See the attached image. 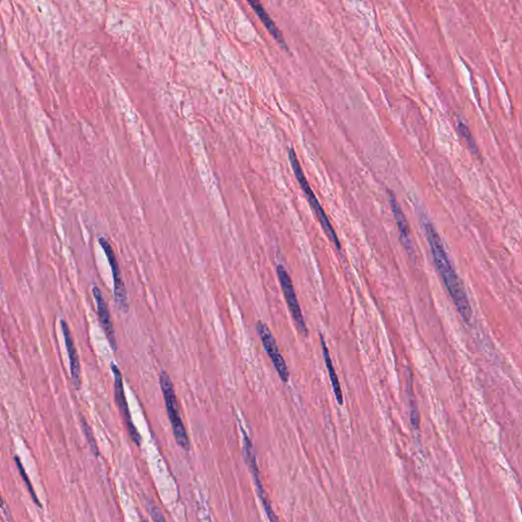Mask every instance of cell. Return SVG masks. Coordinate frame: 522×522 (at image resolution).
Wrapping results in <instances>:
<instances>
[{
  "mask_svg": "<svg viewBox=\"0 0 522 522\" xmlns=\"http://www.w3.org/2000/svg\"><path fill=\"white\" fill-rule=\"evenodd\" d=\"M424 235L428 240L435 268L443 280L444 285L447 289L449 295L454 303L455 307L465 323H470L472 317V305L466 293L463 282L457 274L450 257H449L443 241L439 233L435 230L434 224L428 221L423 224Z\"/></svg>",
  "mask_w": 522,
  "mask_h": 522,
  "instance_id": "6da1fadb",
  "label": "cell"
},
{
  "mask_svg": "<svg viewBox=\"0 0 522 522\" xmlns=\"http://www.w3.org/2000/svg\"><path fill=\"white\" fill-rule=\"evenodd\" d=\"M288 157L293 173H294L295 177H296L297 181H298L300 188L303 191L304 195H305L306 199H307L311 210L314 213L317 219H319L321 228H323L324 233H326L330 241L332 242L333 245L337 248V250H341V243H340L336 231H335L330 219H328V215L324 212L321 202L315 196L314 192H313L312 188H311L310 184L308 183L306 175L304 174L303 168H302L301 164H300L298 157H297L296 152H295V150L292 147L289 148Z\"/></svg>",
  "mask_w": 522,
  "mask_h": 522,
  "instance_id": "7a4b0ae2",
  "label": "cell"
},
{
  "mask_svg": "<svg viewBox=\"0 0 522 522\" xmlns=\"http://www.w3.org/2000/svg\"><path fill=\"white\" fill-rule=\"evenodd\" d=\"M159 383H161L168 419H170L173 430H174L175 442L184 450L190 451V440H189L185 426H184L183 421H182L177 394H175L174 385H173L172 379H171L168 372H162L161 373V375H159Z\"/></svg>",
  "mask_w": 522,
  "mask_h": 522,
  "instance_id": "3957f363",
  "label": "cell"
},
{
  "mask_svg": "<svg viewBox=\"0 0 522 522\" xmlns=\"http://www.w3.org/2000/svg\"><path fill=\"white\" fill-rule=\"evenodd\" d=\"M277 275L279 277L282 291H283L284 297H285L287 305H288L289 311L292 315L293 321L296 324L297 330L302 336L306 337L308 334L307 326H306L305 319H304L303 313H302L301 307H300L292 279L282 264L277 266Z\"/></svg>",
  "mask_w": 522,
  "mask_h": 522,
  "instance_id": "277c9868",
  "label": "cell"
},
{
  "mask_svg": "<svg viewBox=\"0 0 522 522\" xmlns=\"http://www.w3.org/2000/svg\"><path fill=\"white\" fill-rule=\"evenodd\" d=\"M99 242V245L101 246L104 253H106V259H108L110 270H112L115 303L123 312H128V292H126V286H124L123 275H122L121 266H119L117 255H115L112 244L106 238L100 237Z\"/></svg>",
  "mask_w": 522,
  "mask_h": 522,
  "instance_id": "5b68a950",
  "label": "cell"
},
{
  "mask_svg": "<svg viewBox=\"0 0 522 522\" xmlns=\"http://www.w3.org/2000/svg\"><path fill=\"white\" fill-rule=\"evenodd\" d=\"M112 372L113 379H115V402H117V408H119L122 419H123L124 423L126 424V428L131 439H132V441L137 446H141V435H140L139 430H137L136 426L133 423L132 415H131L126 395H124L123 377H122L121 370L117 368V364L112 363Z\"/></svg>",
  "mask_w": 522,
  "mask_h": 522,
  "instance_id": "8992f818",
  "label": "cell"
},
{
  "mask_svg": "<svg viewBox=\"0 0 522 522\" xmlns=\"http://www.w3.org/2000/svg\"><path fill=\"white\" fill-rule=\"evenodd\" d=\"M241 430L242 433H243L244 453H245L246 461H247L249 470H250L251 473H252L253 479H254L257 495H259L261 503L263 504L264 510H266L268 519L272 521H279V517L275 514V511L273 509L272 504H270L268 494H266V490H264L263 486H262L261 484V477H259V466H257L256 457H255L254 448H253L252 443H251L250 437H248L242 426Z\"/></svg>",
  "mask_w": 522,
  "mask_h": 522,
  "instance_id": "52a82bcc",
  "label": "cell"
},
{
  "mask_svg": "<svg viewBox=\"0 0 522 522\" xmlns=\"http://www.w3.org/2000/svg\"><path fill=\"white\" fill-rule=\"evenodd\" d=\"M257 332H259V337H261L262 345H263L264 350L268 353L270 356V361L274 364L275 370L279 373L280 379L287 384L290 379V372H289L288 366L285 359H284L283 355L280 352L279 347H277V342H275L274 336H273L272 332H270L268 326L262 321H259L256 326Z\"/></svg>",
  "mask_w": 522,
  "mask_h": 522,
  "instance_id": "ba28073f",
  "label": "cell"
},
{
  "mask_svg": "<svg viewBox=\"0 0 522 522\" xmlns=\"http://www.w3.org/2000/svg\"><path fill=\"white\" fill-rule=\"evenodd\" d=\"M92 293L95 302H96L97 314H99L100 324H101L102 328L106 333V336L110 342V347L113 348V351H117V338H115L112 315H110V310H108V303H106L99 287H93Z\"/></svg>",
  "mask_w": 522,
  "mask_h": 522,
  "instance_id": "9c48e42d",
  "label": "cell"
},
{
  "mask_svg": "<svg viewBox=\"0 0 522 522\" xmlns=\"http://www.w3.org/2000/svg\"><path fill=\"white\" fill-rule=\"evenodd\" d=\"M61 326L62 333H64V342H66V350H68V359H70L71 377H72L75 388L80 390L82 386V372L79 355H78L77 348H75L74 339L71 334L70 328H68V324L64 319H61Z\"/></svg>",
  "mask_w": 522,
  "mask_h": 522,
  "instance_id": "30bf717a",
  "label": "cell"
},
{
  "mask_svg": "<svg viewBox=\"0 0 522 522\" xmlns=\"http://www.w3.org/2000/svg\"><path fill=\"white\" fill-rule=\"evenodd\" d=\"M389 202H390L391 210L394 215L395 222H396L397 229L399 231L400 241L402 245L405 247L408 252L413 251L412 240H411L410 226L408 224L407 219L400 206L399 202L397 201L394 193L389 191Z\"/></svg>",
  "mask_w": 522,
  "mask_h": 522,
  "instance_id": "8fae6325",
  "label": "cell"
},
{
  "mask_svg": "<svg viewBox=\"0 0 522 522\" xmlns=\"http://www.w3.org/2000/svg\"><path fill=\"white\" fill-rule=\"evenodd\" d=\"M249 4H250L252 10L256 13L257 17L261 20V23L266 27V30L270 32V34L275 38V41L279 42L280 45L283 46L284 48L288 50L285 38L283 36V33L280 31L272 17H270L266 8L262 6L261 2L259 0H247Z\"/></svg>",
  "mask_w": 522,
  "mask_h": 522,
  "instance_id": "7c38bea8",
  "label": "cell"
},
{
  "mask_svg": "<svg viewBox=\"0 0 522 522\" xmlns=\"http://www.w3.org/2000/svg\"><path fill=\"white\" fill-rule=\"evenodd\" d=\"M319 338H321V347H323L324 363H326V370L328 372V377H330L331 383H332L335 397H336L338 404L342 406L344 404V397L341 385H340L339 377H338L336 370H335L334 364H333L332 358H331L330 352H328V348L326 346V341H324L323 335H319Z\"/></svg>",
  "mask_w": 522,
  "mask_h": 522,
  "instance_id": "4fadbf2b",
  "label": "cell"
},
{
  "mask_svg": "<svg viewBox=\"0 0 522 522\" xmlns=\"http://www.w3.org/2000/svg\"><path fill=\"white\" fill-rule=\"evenodd\" d=\"M15 464H17V470H19L20 474H21L22 479H23L24 483H25L27 488H28L29 493H30L31 497H32L33 501L35 502V504H36L38 507L41 508V502L38 499L34 488H33L32 484H31L30 479H29L28 474H27L23 464H22L21 459H20L19 456H17V455L15 456Z\"/></svg>",
  "mask_w": 522,
  "mask_h": 522,
  "instance_id": "5bb4252c",
  "label": "cell"
},
{
  "mask_svg": "<svg viewBox=\"0 0 522 522\" xmlns=\"http://www.w3.org/2000/svg\"><path fill=\"white\" fill-rule=\"evenodd\" d=\"M80 421H81L82 430H83L84 435H85L86 439H87L91 451L94 453L95 456H99V446H97L96 441H95L92 430H91L87 421H86V419L83 416L80 417Z\"/></svg>",
  "mask_w": 522,
  "mask_h": 522,
  "instance_id": "9a60e30c",
  "label": "cell"
},
{
  "mask_svg": "<svg viewBox=\"0 0 522 522\" xmlns=\"http://www.w3.org/2000/svg\"><path fill=\"white\" fill-rule=\"evenodd\" d=\"M458 130L459 132H461V136L465 139V141L467 142L468 145L470 146V148L472 150H477V145H475L474 139H473L472 133H470V129L467 128V126L466 124H464L463 123H461V122H459L458 123Z\"/></svg>",
  "mask_w": 522,
  "mask_h": 522,
  "instance_id": "2e32d148",
  "label": "cell"
},
{
  "mask_svg": "<svg viewBox=\"0 0 522 522\" xmlns=\"http://www.w3.org/2000/svg\"><path fill=\"white\" fill-rule=\"evenodd\" d=\"M410 421H411V423H412L413 428H419V409H417V407L415 405H413L412 407H411Z\"/></svg>",
  "mask_w": 522,
  "mask_h": 522,
  "instance_id": "e0dca14e",
  "label": "cell"
},
{
  "mask_svg": "<svg viewBox=\"0 0 522 522\" xmlns=\"http://www.w3.org/2000/svg\"><path fill=\"white\" fill-rule=\"evenodd\" d=\"M0 509H4V502L2 499L1 494H0Z\"/></svg>",
  "mask_w": 522,
  "mask_h": 522,
  "instance_id": "ac0fdd59",
  "label": "cell"
}]
</instances>
